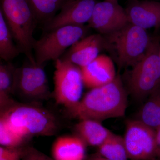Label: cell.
Returning a JSON list of instances; mask_svg holds the SVG:
<instances>
[{"instance_id":"cell-27","label":"cell","mask_w":160,"mask_h":160,"mask_svg":"<svg viewBox=\"0 0 160 160\" xmlns=\"http://www.w3.org/2000/svg\"><path fill=\"white\" fill-rule=\"evenodd\" d=\"M158 52L159 55V58L160 59V41H159Z\"/></svg>"},{"instance_id":"cell-6","label":"cell","mask_w":160,"mask_h":160,"mask_svg":"<svg viewBox=\"0 0 160 160\" xmlns=\"http://www.w3.org/2000/svg\"><path fill=\"white\" fill-rule=\"evenodd\" d=\"M89 28L85 25H70L45 32L33 45L36 62L44 65L48 61L59 59L67 49L86 37Z\"/></svg>"},{"instance_id":"cell-19","label":"cell","mask_w":160,"mask_h":160,"mask_svg":"<svg viewBox=\"0 0 160 160\" xmlns=\"http://www.w3.org/2000/svg\"><path fill=\"white\" fill-rule=\"evenodd\" d=\"M67 0H27L38 24L49 22Z\"/></svg>"},{"instance_id":"cell-2","label":"cell","mask_w":160,"mask_h":160,"mask_svg":"<svg viewBox=\"0 0 160 160\" xmlns=\"http://www.w3.org/2000/svg\"><path fill=\"white\" fill-rule=\"evenodd\" d=\"M0 110V118L29 139L34 136H53L61 128L56 116L39 104L14 101Z\"/></svg>"},{"instance_id":"cell-1","label":"cell","mask_w":160,"mask_h":160,"mask_svg":"<svg viewBox=\"0 0 160 160\" xmlns=\"http://www.w3.org/2000/svg\"><path fill=\"white\" fill-rule=\"evenodd\" d=\"M128 105L127 92L119 76L111 82L92 89L74 107L66 109L69 118L101 122L123 117Z\"/></svg>"},{"instance_id":"cell-18","label":"cell","mask_w":160,"mask_h":160,"mask_svg":"<svg viewBox=\"0 0 160 160\" xmlns=\"http://www.w3.org/2000/svg\"><path fill=\"white\" fill-rule=\"evenodd\" d=\"M0 64V109L10 105L14 100L16 71L17 67L11 62Z\"/></svg>"},{"instance_id":"cell-29","label":"cell","mask_w":160,"mask_h":160,"mask_svg":"<svg viewBox=\"0 0 160 160\" xmlns=\"http://www.w3.org/2000/svg\"><path fill=\"white\" fill-rule=\"evenodd\" d=\"M159 160H160V159H159Z\"/></svg>"},{"instance_id":"cell-13","label":"cell","mask_w":160,"mask_h":160,"mask_svg":"<svg viewBox=\"0 0 160 160\" xmlns=\"http://www.w3.org/2000/svg\"><path fill=\"white\" fill-rule=\"evenodd\" d=\"M81 69L84 85L91 89L109 84L117 77L113 61L106 55H99Z\"/></svg>"},{"instance_id":"cell-11","label":"cell","mask_w":160,"mask_h":160,"mask_svg":"<svg viewBox=\"0 0 160 160\" xmlns=\"http://www.w3.org/2000/svg\"><path fill=\"white\" fill-rule=\"evenodd\" d=\"M96 3V0H67L59 13L43 26L44 31L64 26L84 25L91 19Z\"/></svg>"},{"instance_id":"cell-10","label":"cell","mask_w":160,"mask_h":160,"mask_svg":"<svg viewBox=\"0 0 160 160\" xmlns=\"http://www.w3.org/2000/svg\"><path fill=\"white\" fill-rule=\"evenodd\" d=\"M126 10L118 1L105 0L97 2L89 27L106 35L121 29L128 24Z\"/></svg>"},{"instance_id":"cell-24","label":"cell","mask_w":160,"mask_h":160,"mask_svg":"<svg viewBox=\"0 0 160 160\" xmlns=\"http://www.w3.org/2000/svg\"><path fill=\"white\" fill-rule=\"evenodd\" d=\"M22 160H54L32 146H25Z\"/></svg>"},{"instance_id":"cell-5","label":"cell","mask_w":160,"mask_h":160,"mask_svg":"<svg viewBox=\"0 0 160 160\" xmlns=\"http://www.w3.org/2000/svg\"><path fill=\"white\" fill-rule=\"evenodd\" d=\"M159 41L150 43L144 57L132 66L127 81L128 91L135 100H145L160 88Z\"/></svg>"},{"instance_id":"cell-15","label":"cell","mask_w":160,"mask_h":160,"mask_svg":"<svg viewBox=\"0 0 160 160\" xmlns=\"http://www.w3.org/2000/svg\"><path fill=\"white\" fill-rule=\"evenodd\" d=\"M86 146L76 136L60 137L52 145V157L54 160H84Z\"/></svg>"},{"instance_id":"cell-20","label":"cell","mask_w":160,"mask_h":160,"mask_svg":"<svg viewBox=\"0 0 160 160\" xmlns=\"http://www.w3.org/2000/svg\"><path fill=\"white\" fill-rule=\"evenodd\" d=\"M14 41L13 36L2 13L0 11V58L1 59L6 62H11L21 53Z\"/></svg>"},{"instance_id":"cell-17","label":"cell","mask_w":160,"mask_h":160,"mask_svg":"<svg viewBox=\"0 0 160 160\" xmlns=\"http://www.w3.org/2000/svg\"><path fill=\"white\" fill-rule=\"evenodd\" d=\"M135 119L154 130L160 127V88L145 100Z\"/></svg>"},{"instance_id":"cell-28","label":"cell","mask_w":160,"mask_h":160,"mask_svg":"<svg viewBox=\"0 0 160 160\" xmlns=\"http://www.w3.org/2000/svg\"><path fill=\"white\" fill-rule=\"evenodd\" d=\"M112 1H118V0H112Z\"/></svg>"},{"instance_id":"cell-12","label":"cell","mask_w":160,"mask_h":160,"mask_svg":"<svg viewBox=\"0 0 160 160\" xmlns=\"http://www.w3.org/2000/svg\"><path fill=\"white\" fill-rule=\"evenodd\" d=\"M104 48V36L100 34L90 35L72 46L60 59L83 68L97 58L101 50Z\"/></svg>"},{"instance_id":"cell-26","label":"cell","mask_w":160,"mask_h":160,"mask_svg":"<svg viewBox=\"0 0 160 160\" xmlns=\"http://www.w3.org/2000/svg\"><path fill=\"white\" fill-rule=\"evenodd\" d=\"M88 160H106V158L103 157L98 153L92 155L88 159Z\"/></svg>"},{"instance_id":"cell-14","label":"cell","mask_w":160,"mask_h":160,"mask_svg":"<svg viewBox=\"0 0 160 160\" xmlns=\"http://www.w3.org/2000/svg\"><path fill=\"white\" fill-rule=\"evenodd\" d=\"M128 22L145 29L160 26V2H133L126 9Z\"/></svg>"},{"instance_id":"cell-8","label":"cell","mask_w":160,"mask_h":160,"mask_svg":"<svg viewBox=\"0 0 160 160\" xmlns=\"http://www.w3.org/2000/svg\"><path fill=\"white\" fill-rule=\"evenodd\" d=\"M44 65L31 62L28 60L16 71L14 94L38 104L51 96Z\"/></svg>"},{"instance_id":"cell-4","label":"cell","mask_w":160,"mask_h":160,"mask_svg":"<svg viewBox=\"0 0 160 160\" xmlns=\"http://www.w3.org/2000/svg\"><path fill=\"white\" fill-rule=\"evenodd\" d=\"M21 53L31 62L35 39L33 32L38 22L27 0H1V10Z\"/></svg>"},{"instance_id":"cell-3","label":"cell","mask_w":160,"mask_h":160,"mask_svg":"<svg viewBox=\"0 0 160 160\" xmlns=\"http://www.w3.org/2000/svg\"><path fill=\"white\" fill-rule=\"evenodd\" d=\"M103 36L105 49L112 52L119 68L134 66L146 54L152 41L146 29L129 23Z\"/></svg>"},{"instance_id":"cell-7","label":"cell","mask_w":160,"mask_h":160,"mask_svg":"<svg viewBox=\"0 0 160 160\" xmlns=\"http://www.w3.org/2000/svg\"><path fill=\"white\" fill-rule=\"evenodd\" d=\"M54 96L57 104L69 109L81 100L84 85L80 67L59 59L55 61Z\"/></svg>"},{"instance_id":"cell-9","label":"cell","mask_w":160,"mask_h":160,"mask_svg":"<svg viewBox=\"0 0 160 160\" xmlns=\"http://www.w3.org/2000/svg\"><path fill=\"white\" fill-rule=\"evenodd\" d=\"M123 138L129 159H156L157 157L154 129L138 120H127L126 132Z\"/></svg>"},{"instance_id":"cell-25","label":"cell","mask_w":160,"mask_h":160,"mask_svg":"<svg viewBox=\"0 0 160 160\" xmlns=\"http://www.w3.org/2000/svg\"><path fill=\"white\" fill-rule=\"evenodd\" d=\"M155 141L156 146L157 157L160 158V127L155 130Z\"/></svg>"},{"instance_id":"cell-16","label":"cell","mask_w":160,"mask_h":160,"mask_svg":"<svg viewBox=\"0 0 160 160\" xmlns=\"http://www.w3.org/2000/svg\"><path fill=\"white\" fill-rule=\"evenodd\" d=\"M75 135L82 140L86 146H101L112 132L95 120H80L73 127Z\"/></svg>"},{"instance_id":"cell-21","label":"cell","mask_w":160,"mask_h":160,"mask_svg":"<svg viewBox=\"0 0 160 160\" xmlns=\"http://www.w3.org/2000/svg\"><path fill=\"white\" fill-rule=\"evenodd\" d=\"M98 153L110 160H127L129 159L124 138L113 133L98 147Z\"/></svg>"},{"instance_id":"cell-22","label":"cell","mask_w":160,"mask_h":160,"mask_svg":"<svg viewBox=\"0 0 160 160\" xmlns=\"http://www.w3.org/2000/svg\"><path fill=\"white\" fill-rule=\"evenodd\" d=\"M29 138L20 133L9 123L0 118L1 146L16 148L25 146Z\"/></svg>"},{"instance_id":"cell-23","label":"cell","mask_w":160,"mask_h":160,"mask_svg":"<svg viewBox=\"0 0 160 160\" xmlns=\"http://www.w3.org/2000/svg\"><path fill=\"white\" fill-rule=\"evenodd\" d=\"M25 146L11 148L1 146L0 160H22Z\"/></svg>"}]
</instances>
